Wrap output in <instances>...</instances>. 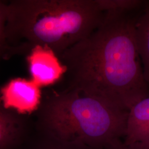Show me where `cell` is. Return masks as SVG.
<instances>
[{
	"label": "cell",
	"instance_id": "4",
	"mask_svg": "<svg viewBox=\"0 0 149 149\" xmlns=\"http://www.w3.org/2000/svg\"><path fill=\"white\" fill-rule=\"evenodd\" d=\"M41 88L31 79L13 78L0 87V102L6 109L21 115L31 114L40 106Z\"/></svg>",
	"mask_w": 149,
	"mask_h": 149
},
{
	"label": "cell",
	"instance_id": "11",
	"mask_svg": "<svg viewBox=\"0 0 149 149\" xmlns=\"http://www.w3.org/2000/svg\"><path fill=\"white\" fill-rule=\"evenodd\" d=\"M109 149H135L131 148H129L128 146H125L124 144H122L121 143L119 145H118L117 146L112 148Z\"/></svg>",
	"mask_w": 149,
	"mask_h": 149
},
{
	"label": "cell",
	"instance_id": "5",
	"mask_svg": "<svg viewBox=\"0 0 149 149\" xmlns=\"http://www.w3.org/2000/svg\"><path fill=\"white\" fill-rule=\"evenodd\" d=\"M31 80L40 87L54 85L65 74L66 69L50 48L37 45L26 56Z\"/></svg>",
	"mask_w": 149,
	"mask_h": 149
},
{
	"label": "cell",
	"instance_id": "3",
	"mask_svg": "<svg viewBox=\"0 0 149 149\" xmlns=\"http://www.w3.org/2000/svg\"><path fill=\"white\" fill-rule=\"evenodd\" d=\"M38 110L43 127L65 145L110 149L125 135L129 111L76 91H52Z\"/></svg>",
	"mask_w": 149,
	"mask_h": 149
},
{
	"label": "cell",
	"instance_id": "12",
	"mask_svg": "<svg viewBox=\"0 0 149 149\" xmlns=\"http://www.w3.org/2000/svg\"><path fill=\"white\" fill-rule=\"evenodd\" d=\"M64 148L61 149H81V148H79L77 147H74V146H69V145H63Z\"/></svg>",
	"mask_w": 149,
	"mask_h": 149
},
{
	"label": "cell",
	"instance_id": "2",
	"mask_svg": "<svg viewBox=\"0 0 149 149\" xmlns=\"http://www.w3.org/2000/svg\"><path fill=\"white\" fill-rule=\"evenodd\" d=\"M95 0L8 1L6 33L12 47H47L59 56L103 21Z\"/></svg>",
	"mask_w": 149,
	"mask_h": 149
},
{
	"label": "cell",
	"instance_id": "9",
	"mask_svg": "<svg viewBox=\"0 0 149 149\" xmlns=\"http://www.w3.org/2000/svg\"><path fill=\"white\" fill-rule=\"evenodd\" d=\"M8 1L0 0V62L8 60L16 55H26L29 53L26 49L13 47L8 43L6 33L7 21Z\"/></svg>",
	"mask_w": 149,
	"mask_h": 149
},
{
	"label": "cell",
	"instance_id": "7",
	"mask_svg": "<svg viewBox=\"0 0 149 149\" xmlns=\"http://www.w3.org/2000/svg\"><path fill=\"white\" fill-rule=\"evenodd\" d=\"M134 30L144 77L149 85V1H144L141 13L135 18Z\"/></svg>",
	"mask_w": 149,
	"mask_h": 149
},
{
	"label": "cell",
	"instance_id": "10",
	"mask_svg": "<svg viewBox=\"0 0 149 149\" xmlns=\"http://www.w3.org/2000/svg\"><path fill=\"white\" fill-rule=\"evenodd\" d=\"M98 9L103 13L127 14L144 5L141 0H95Z\"/></svg>",
	"mask_w": 149,
	"mask_h": 149
},
{
	"label": "cell",
	"instance_id": "1",
	"mask_svg": "<svg viewBox=\"0 0 149 149\" xmlns=\"http://www.w3.org/2000/svg\"><path fill=\"white\" fill-rule=\"evenodd\" d=\"M134 21L127 14L104 13L93 32L59 55L66 69L64 90L76 91L127 111L149 96Z\"/></svg>",
	"mask_w": 149,
	"mask_h": 149
},
{
	"label": "cell",
	"instance_id": "8",
	"mask_svg": "<svg viewBox=\"0 0 149 149\" xmlns=\"http://www.w3.org/2000/svg\"><path fill=\"white\" fill-rule=\"evenodd\" d=\"M18 113L6 109L0 102V149L15 138L24 125L23 119Z\"/></svg>",
	"mask_w": 149,
	"mask_h": 149
},
{
	"label": "cell",
	"instance_id": "6",
	"mask_svg": "<svg viewBox=\"0 0 149 149\" xmlns=\"http://www.w3.org/2000/svg\"><path fill=\"white\" fill-rule=\"evenodd\" d=\"M124 145L135 149H149V96L129 111Z\"/></svg>",
	"mask_w": 149,
	"mask_h": 149
}]
</instances>
